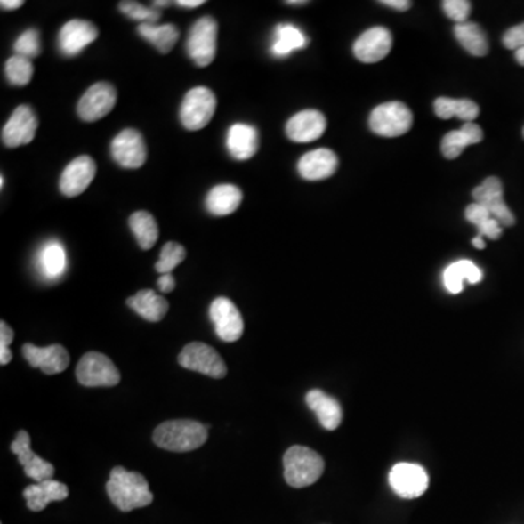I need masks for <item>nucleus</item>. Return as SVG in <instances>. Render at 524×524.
Listing matches in <instances>:
<instances>
[{"mask_svg": "<svg viewBox=\"0 0 524 524\" xmlns=\"http://www.w3.org/2000/svg\"><path fill=\"white\" fill-rule=\"evenodd\" d=\"M107 493L117 509L123 512L148 507L153 503L149 482L139 472H130L123 466H116L109 473Z\"/></svg>", "mask_w": 524, "mask_h": 524, "instance_id": "nucleus-1", "label": "nucleus"}, {"mask_svg": "<svg viewBox=\"0 0 524 524\" xmlns=\"http://www.w3.org/2000/svg\"><path fill=\"white\" fill-rule=\"evenodd\" d=\"M208 425L194 420H173L162 423L153 432V441L157 447L169 452H192L206 445Z\"/></svg>", "mask_w": 524, "mask_h": 524, "instance_id": "nucleus-2", "label": "nucleus"}, {"mask_svg": "<svg viewBox=\"0 0 524 524\" xmlns=\"http://www.w3.org/2000/svg\"><path fill=\"white\" fill-rule=\"evenodd\" d=\"M285 480L293 488L315 484L324 473L325 462L319 453L304 446H293L283 457Z\"/></svg>", "mask_w": 524, "mask_h": 524, "instance_id": "nucleus-3", "label": "nucleus"}, {"mask_svg": "<svg viewBox=\"0 0 524 524\" xmlns=\"http://www.w3.org/2000/svg\"><path fill=\"white\" fill-rule=\"evenodd\" d=\"M411 109L402 102H384L373 109L368 125L377 136L398 137L408 133L413 127Z\"/></svg>", "mask_w": 524, "mask_h": 524, "instance_id": "nucleus-4", "label": "nucleus"}, {"mask_svg": "<svg viewBox=\"0 0 524 524\" xmlns=\"http://www.w3.org/2000/svg\"><path fill=\"white\" fill-rule=\"evenodd\" d=\"M217 109L216 95L206 86L192 88L185 95L180 109L181 123L187 130L197 132L207 127Z\"/></svg>", "mask_w": 524, "mask_h": 524, "instance_id": "nucleus-5", "label": "nucleus"}, {"mask_svg": "<svg viewBox=\"0 0 524 524\" xmlns=\"http://www.w3.org/2000/svg\"><path fill=\"white\" fill-rule=\"evenodd\" d=\"M217 28L214 18L203 16L189 29L187 52L198 68H207L216 59Z\"/></svg>", "mask_w": 524, "mask_h": 524, "instance_id": "nucleus-6", "label": "nucleus"}, {"mask_svg": "<svg viewBox=\"0 0 524 524\" xmlns=\"http://www.w3.org/2000/svg\"><path fill=\"white\" fill-rule=\"evenodd\" d=\"M77 377L80 384L88 388H111L120 383V372L109 357L101 352H86L77 366Z\"/></svg>", "mask_w": 524, "mask_h": 524, "instance_id": "nucleus-7", "label": "nucleus"}, {"mask_svg": "<svg viewBox=\"0 0 524 524\" xmlns=\"http://www.w3.org/2000/svg\"><path fill=\"white\" fill-rule=\"evenodd\" d=\"M178 363L187 370L198 372L213 379H223L228 367L216 350L205 343H189L178 356Z\"/></svg>", "mask_w": 524, "mask_h": 524, "instance_id": "nucleus-8", "label": "nucleus"}, {"mask_svg": "<svg viewBox=\"0 0 524 524\" xmlns=\"http://www.w3.org/2000/svg\"><path fill=\"white\" fill-rule=\"evenodd\" d=\"M389 482L400 498L414 500L429 489V473L423 466L408 462H400L391 469Z\"/></svg>", "mask_w": 524, "mask_h": 524, "instance_id": "nucleus-9", "label": "nucleus"}, {"mask_svg": "<svg viewBox=\"0 0 524 524\" xmlns=\"http://www.w3.org/2000/svg\"><path fill=\"white\" fill-rule=\"evenodd\" d=\"M111 155L121 168H141L148 159V149L141 133L134 128H125L118 133L111 143Z\"/></svg>", "mask_w": 524, "mask_h": 524, "instance_id": "nucleus-10", "label": "nucleus"}, {"mask_svg": "<svg viewBox=\"0 0 524 524\" xmlns=\"http://www.w3.org/2000/svg\"><path fill=\"white\" fill-rule=\"evenodd\" d=\"M117 91L111 84L98 82L82 95L77 104V116L86 123L101 120L114 109Z\"/></svg>", "mask_w": 524, "mask_h": 524, "instance_id": "nucleus-11", "label": "nucleus"}, {"mask_svg": "<svg viewBox=\"0 0 524 524\" xmlns=\"http://www.w3.org/2000/svg\"><path fill=\"white\" fill-rule=\"evenodd\" d=\"M210 319L217 336L224 343H235L244 334V319L239 309L228 297H217L213 301Z\"/></svg>", "mask_w": 524, "mask_h": 524, "instance_id": "nucleus-12", "label": "nucleus"}, {"mask_svg": "<svg viewBox=\"0 0 524 524\" xmlns=\"http://www.w3.org/2000/svg\"><path fill=\"white\" fill-rule=\"evenodd\" d=\"M38 120L29 105H20L2 128V141L6 148H20L36 137Z\"/></svg>", "mask_w": 524, "mask_h": 524, "instance_id": "nucleus-13", "label": "nucleus"}, {"mask_svg": "<svg viewBox=\"0 0 524 524\" xmlns=\"http://www.w3.org/2000/svg\"><path fill=\"white\" fill-rule=\"evenodd\" d=\"M11 450H12L13 455L18 456V462L24 466L27 477L31 478L36 482L52 480L56 469L50 462L41 459L40 456H36V453L32 452L31 437L25 430H20L16 434L15 440L11 445Z\"/></svg>", "mask_w": 524, "mask_h": 524, "instance_id": "nucleus-14", "label": "nucleus"}, {"mask_svg": "<svg viewBox=\"0 0 524 524\" xmlns=\"http://www.w3.org/2000/svg\"><path fill=\"white\" fill-rule=\"evenodd\" d=\"M392 34L383 27H375L363 32L354 43V56L363 63L373 64L383 60L392 50Z\"/></svg>", "mask_w": 524, "mask_h": 524, "instance_id": "nucleus-15", "label": "nucleus"}, {"mask_svg": "<svg viewBox=\"0 0 524 524\" xmlns=\"http://www.w3.org/2000/svg\"><path fill=\"white\" fill-rule=\"evenodd\" d=\"M100 31L89 20H72L63 25L59 34V47L64 56H77L85 48L93 44Z\"/></svg>", "mask_w": 524, "mask_h": 524, "instance_id": "nucleus-16", "label": "nucleus"}, {"mask_svg": "<svg viewBox=\"0 0 524 524\" xmlns=\"http://www.w3.org/2000/svg\"><path fill=\"white\" fill-rule=\"evenodd\" d=\"M326 130V118L317 109H304L293 116L286 125V134L296 143L318 141Z\"/></svg>", "mask_w": 524, "mask_h": 524, "instance_id": "nucleus-17", "label": "nucleus"}, {"mask_svg": "<svg viewBox=\"0 0 524 524\" xmlns=\"http://www.w3.org/2000/svg\"><path fill=\"white\" fill-rule=\"evenodd\" d=\"M96 175V164L91 157L73 159L64 168L60 178V191L66 197H77L88 189Z\"/></svg>", "mask_w": 524, "mask_h": 524, "instance_id": "nucleus-18", "label": "nucleus"}, {"mask_svg": "<svg viewBox=\"0 0 524 524\" xmlns=\"http://www.w3.org/2000/svg\"><path fill=\"white\" fill-rule=\"evenodd\" d=\"M22 354L32 367L41 368L45 375H59L70 365L68 350L60 344L48 345L44 349L34 344H25Z\"/></svg>", "mask_w": 524, "mask_h": 524, "instance_id": "nucleus-19", "label": "nucleus"}, {"mask_svg": "<svg viewBox=\"0 0 524 524\" xmlns=\"http://www.w3.org/2000/svg\"><path fill=\"white\" fill-rule=\"evenodd\" d=\"M338 168V157L329 149H317L303 155L297 169L306 181H322L333 176Z\"/></svg>", "mask_w": 524, "mask_h": 524, "instance_id": "nucleus-20", "label": "nucleus"}, {"mask_svg": "<svg viewBox=\"0 0 524 524\" xmlns=\"http://www.w3.org/2000/svg\"><path fill=\"white\" fill-rule=\"evenodd\" d=\"M306 404L309 409H312L315 413L318 421L325 430L334 431L340 427L343 421V408L335 398L329 397L319 389H313L306 395Z\"/></svg>", "mask_w": 524, "mask_h": 524, "instance_id": "nucleus-21", "label": "nucleus"}, {"mask_svg": "<svg viewBox=\"0 0 524 524\" xmlns=\"http://www.w3.org/2000/svg\"><path fill=\"white\" fill-rule=\"evenodd\" d=\"M258 132L253 125L237 123L229 128L226 136V148L230 157L237 160H246L255 155L258 150Z\"/></svg>", "mask_w": 524, "mask_h": 524, "instance_id": "nucleus-22", "label": "nucleus"}, {"mask_svg": "<svg viewBox=\"0 0 524 524\" xmlns=\"http://www.w3.org/2000/svg\"><path fill=\"white\" fill-rule=\"evenodd\" d=\"M69 496L68 485L48 480L29 485L24 489V498L31 512H43L52 501H63Z\"/></svg>", "mask_w": 524, "mask_h": 524, "instance_id": "nucleus-23", "label": "nucleus"}, {"mask_svg": "<svg viewBox=\"0 0 524 524\" xmlns=\"http://www.w3.org/2000/svg\"><path fill=\"white\" fill-rule=\"evenodd\" d=\"M242 191L237 185L221 184L210 189L206 198V208L213 216H229L237 212L242 203Z\"/></svg>", "mask_w": 524, "mask_h": 524, "instance_id": "nucleus-24", "label": "nucleus"}, {"mask_svg": "<svg viewBox=\"0 0 524 524\" xmlns=\"http://www.w3.org/2000/svg\"><path fill=\"white\" fill-rule=\"evenodd\" d=\"M127 306L149 322H160L169 310L168 301L153 290H141L128 297Z\"/></svg>", "mask_w": 524, "mask_h": 524, "instance_id": "nucleus-25", "label": "nucleus"}, {"mask_svg": "<svg viewBox=\"0 0 524 524\" xmlns=\"http://www.w3.org/2000/svg\"><path fill=\"white\" fill-rule=\"evenodd\" d=\"M38 265L41 274L48 280H56L63 276L68 267V255L63 245L59 240H50L44 244L38 254Z\"/></svg>", "mask_w": 524, "mask_h": 524, "instance_id": "nucleus-26", "label": "nucleus"}, {"mask_svg": "<svg viewBox=\"0 0 524 524\" xmlns=\"http://www.w3.org/2000/svg\"><path fill=\"white\" fill-rule=\"evenodd\" d=\"M137 32L162 54H168L180 38V31L173 24H141Z\"/></svg>", "mask_w": 524, "mask_h": 524, "instance_id": "nucleus-27", "label": "nucleus"}, {"mask_svg": "<svg viewBox=\"0 0 524 524\" xmlns=\"http://www.w3.org/2000/svg\"><path fill=\"white\" fill-rule=\"evenodd\" d=\"M455 36H456L459 44L475 57H484L488 54L489 45L488 38L484 29L480 25L473 22H464L455 27Z\"/></svg>", "mask_w": 524, "mask_h": 524, "instance_id": "nucleus-28", "label": "nucleus"}, {"mask_svg": "<svg viewBox=\"0 0 524 524\" xmlns=\"http://www.w3.org/2000/svg\"><path fill=\"white\" fill-rule=\"evenodd\" d=\"M434 112L443 120L452 117L461 118L464 123H473L480 116V107L471 100H450V98H437L434 102Z\"/></svg>", "mask_w": 524, "mask_h": 524, "instance_id": "nucleus-29", "label": "nucleus"}, {"mask_svg": "<svg viewBox=\"0 0 524 524\" xmlns=\"http://www.w3.org/2000/svg\"><path fill=\"white\" fill-rule=\"evenodd\" d=\"M130 229L136 237L137 244L144 251L153 248L159 238V228H157L155 217L148 212L133 213L130 216Z\"/></svg>", "mask_w": 524, "mask_h": 524, "instance_id": "nucleus-30", "label": "nucleus"}, {"mask_svg": "<svg viewBox=\"0 0 524 524\" xmlns=\"http://www.w3.org/2000/svg\"><path fill=\"white\" fill-rule=\"evenodd\" d=\"M304 45H306V36L301 29L293 25H278L271 52L274 56L286 57L292 54L294 50H301Z\"/></svg>", "mask_w": 524, "mask_h": 524, "instance_id": "nucleus-31", "label": "nucleus"}, {"mask_svg": "<svg viewBox=\"0 0 524 524\" xmlns=\"http://www.w3.org/2000/svg\"><path fill=\"white\" fill-rule=\"evenodd\" d=\"M4 73H6L9 84L13 86H27L32 80L34 66L29 59L15 54L4 64Z\"/></svg>", "mask_w": 524, "mask_h": 524, "instance_id": "nucleus-32", "label": "nucleus"}, {"mask_svg": "<svg viewBox=\"0 0 524 524\" xmlns=\"http://www.w3.org/2000/svg\"><path fill=\"white\" fill-rule=\"evenodd\" d=\"M187 251L184 246L176 242H168L164 245V248L160 251V258L157 261L155 269L160 274H171L173 269L185 260Z\"/></svg>", "mask_w": 524, "mask_h": 524, "instance_id": "nucleus-33", "label": "nucleus"}, {"mask_svg": "<svg viewBox=\"0 0 524 524\" xmlns=\"http://www.w3.org/2000/svg\"><path fill=\"white\" fill-rule=\"evenodd\" d=\"M118 8L130 20H139L141 24H157V20L162 16L159 9H155L153 6L148 8V6H143L139 2H128V0H125V2H120Z\"/></svg>", "mask_w": 524, "mask_h": 524, "instance_id": "nucleus-34", "label": "nucleus"}, {"mask_svg": "<svg viewBox=\"0 0 524 524\" xmlns=\"http://www.w3.org/2000/svg\"><path fill=\"white\" fill-rule=\"evenodd\" d=\"M16 56L25 57V59H34V57L40 56L41 52V43H40V32L36 29H27L22 32L18 40L15 41L13 45Z\"/></svg>", "mask_w": 524, "mask_h": 524, "instance_id": "nucleus-35", "label": "nucleus"}, {"mask_svg": "<svg viewBox=\"0 0 524 524\" xmlns=\"http://www.w3.org/2000/svg\"><path fill=\"white\" fill-rule=\"evenodd\" d=\"M471 146L468 139L464 136L462 130H455L450 132L443 137L441 141V153L445 155L446 159H456L461 157L464 149Z\"/></svg>", "mask_w": 524, "mask_h": 524, "instance_id": "nucleus-36", "label": "nucleus"}, {"mask_svg": "<svg viewBox=\"0 0 524 524\" xmlns=\"http://www.w3.org/2000/svg\"><path fill=\"white\" fill-rule=\"evenodd\" d=\"M472 197L475 203H480L482 206L487 205V203L494 200V198L504 197V194H503V184H501V181L496 178V176L487 178L480 187L473 189Z\"/></svg>", "mask_w": 524, "mask_h": 524, "instance_id": "nucleus-37", "label": "nucleus"}, {"mask_svg": "<svg viewBox=\"0 0 524 524\" xmlns=\"http://www.w3.org/2000/svg\"><path fill=\"white\" fill-rule=\"evenodd\" d=\"M443 11L450 20H456L457 24H464L471 15L472 4L468 0H445Z\"/></svg>", "mask_w": 524, "mask_h": 524, "instance_id": "nucleus-38", "label": "nucleus"}, {"mask_svg": "<svg viewBox=\"0 0 524 524\" xmlns=\"http://www.w3.org/2000/svg\"><path fill=\"white\" fill-rule=\"evenodd\" d=\"M13 334L12 328L9 326L4 320L0 322V365L6 366L12 360V351L9 350V345L12 344Z\"/></svg>", "mask_w": 524, "mask_h": 524, "instance_id": "nucleus-39", "label": "nucleus"}, {"mask_svg": "<svg viewBox=\"0 0 524 524\" xmlns=\"http://www.w3.org/2000/svg\"><path fill=\"white\" fill-rule=\"evenodd\" d=\"M443 280H445L446 288H447L448 292L453 293V294H457V293H461L464 290V277L457 262L448 265L447 269H446L445 276H443Z\"/></svg>", "mask_w": 524, "mask_h": 524, "instance_id": "nucleus-40", "label": "nucleus"}, {"mask_svg": "<svg viewBox=\"0 0 524 524\" xmlns=\"http://www.w3.org/2000/svg\"><path fill=\"white\" fill-rule=\"evenodd\" d=\"M464 217H466V221L475 224L477 228H480V224L485 223L489 219H493L488 208L480 205V203H473V205L468 206L466 212H464Z\"/></svg>", "mask_w": 524, "mask_h": 524, "instance_id": "nucleus-41", "label": "nucleus"}, {"mask_svg": "<svg viewBox=\"0 0 524 524\" xmlns=\"http://www.w3.org/2000/svg\"><path fill=\"white\" fill-rule=\"evenodd\" d=\"M503 44L509 50H520L524 47V24L517 25L512 27L509 31L505 32L503 36Z\"/></svg>", "mask_w": 524, "mask_h": 524, "instance_id": "nucleus-42", "label": "nucleus"}, {"mask_svg": "<svg viewBox=\"0 0 524 524\" xmlns=\"http://www.w3.org/2000/svg\"><path fill=\"white\" fill-rule=\"evenodd\" d=\"M457 265L464 274V280H468L472 285H477L482 280V271L478 269L477 265L473 264L472 261H457Z\"/></svg>", "mask_w": 524, "mask_h": 524, "instance_id": "nucleus-43", "label": "nucleus"}, {"mask_svg": "<svg viewBox=\"0 0 524 524\" xmlns=\"http://www.w3.org/2000/svg\"><path fill=\"white\" fill-rule=\"evenodd\" d=\"M478 232H480V237H487L489 239L496 240L501 237L503 228H501V224L493 217V219H489V221L480 224V228H478Z\"/></svg>", "mask_w": 524, "mask_h": 524, "instance_id": "nucleus-44", "label": "nucleus"}, {"mask_svg": "<svg viewBox=\"0 0 524 524\" xmlns=\"http://www.w3.org/2000/svg\"><path fill=\"white\" fill-rule=\"evenodd\" d=\"M462 132H464V136L468 139L469 144H477L480 141H482L484 139V132H482V128L480 125H475V123H464L461 128Z\"/></svg>", "mask_w": 524, "mask_h": 524, "instance_id": "nucleus-45", "label": "nucleus"}, {"mask_svg": "<svg viewBox=\"0 0 524 524\" xmlns=\"http://www.w3.org/2000/svg\"><path fill=\"white\" fill-rule=\"evenodd\" d=\"M175 286V278H173V274H162V276L159 277V280H157V287H159V290L162 293L173 292Z\"/></svg>", "mask_w": 524, "mask_h": 524, "instance_id": "nucleus-46", "label": "nucleus"}, {"mask_svg": "<svg viewBox=\"0 0 524 524\" xmlns=\"http://www.w3.org/2000/svg\"><path fill=\"white\" fill-rule=\"evenodd\" d=\"M382 4H386L389 8L404 12V11H408L413 6V2H409V0H382Z\"/></svg>", "mask_w": 524, "mask_h": 524, "instance_id": "nucleus-47", "label": "nucleus"}, {"mask_svg": "<svg viewBox=\"0 0 524 524\" xmlns=\"http://www.w3.org/2000/svg\"><path fill=\"white\" fill-rule=\"evenodd\" d=\"M22 4H24L22 0H2L0 2V6L4 11H15V9H20Z\"/></svg>", "mask_w": 524, "mask_h": 524, "instance_id": "nucleus-48", "label": "nucleus"}, {"mask_svg": "<svg viewBox=\"0 0 524 524\" xmlns=\"http://www.w3.org/2000/svg\"><path fill=\"white\" fill-rule=\"evenodd\" d=\"M205 4V0H178L176 6L180 8L194 9Z\"/></svg>", "mask_w": 524, "mask_h": 524, "instance_id": "nucleus-49", "label": "nucleus"}, {"mask_svg": "<svg viewBox=\"0 0 524 524\" xmlns=\"http://www.w3.org/2000/svg\"><path fill=\"white\" fill-rule=\"evenodd\" d=\"M472 245H473V246H475V248L484 249L485 248V240L482 239V237H480V235H478L477 238H473Z\"/></svg>", "mask_w": 524, "mask_h": 524, "instance_id": "nucleus-50", "label": "nucleus"}, {"mask_svg": "<svg viewBox=\"0 0 524 524\" xmlns=\"http://www.w3.org/2000/svg\"><path fill=\"white\" fill-rule=\"evenodd\" d=\"M171 2H168V0H157V2H153L152 6L155 9H159V8H168V6H171Z\"/></svg>", "mask_w": 524, "mask_h": 524, "instance_id": "nucleus-51", "label": "nucleus"}, {"mask_svg": "<svg viewBox=\"0 0 524 524\" xmlns=\"http://www.w3.org/2000/svg\"><path fill=\"white\" fill-rule=\"evenodd\" d=\"M516 60L520 66H524V47L516 52Z\"/></svg>", "mask_w": 524, "mask_h": 524, "instance_id": "nucleus-52", "label": "nucleus"}, {"mask_svg": "<svg viewBox=\"0 0 524 524\" xmlns=\"http://www.w3.org/2000/svg\"><path fill=\"white\" fill-rule=\"evenodd\" d=\"M308 2H304V0H288L287 4H306Z\"/></svg>", "mask_w": 524, "mask_h": 524, "instance_id": "nucleus-53", "label": "nucleus"}, {"mask_svg": "<svg viewBox=\"0 0 524 524\" xmlns=\"http://www.w3.org/2000/svg\"><path fill=\"white\" fill-rule=\"evenodd\" d=\"M0 185H2V189H4V176H2V178H0Z\"/></svg>", "mask_w": 524, "mask_h": 524, "instance_id": "nucleus-54", "label": "nucleus"}, {"mask_svg": "<svg viewBox=\"0 0 524 524\" xmlns=\"http://www.w3.org/2000/svg\"><path fill=\"white\" fill-rule=\"evenodd\" d=\"M523 136H524V128H523Z\"/></svg>", "mask_w": 524, "mask_h": 524, "instance_id": "nucleus-55", "label": "nucleus"}]
</instances>
